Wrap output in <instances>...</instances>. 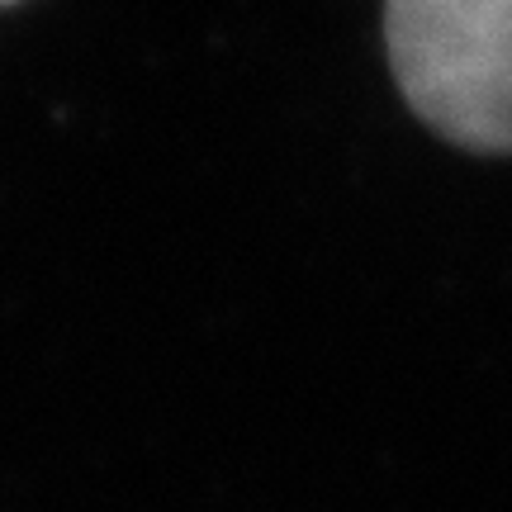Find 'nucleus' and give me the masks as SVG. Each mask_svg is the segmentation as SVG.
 I'll list each match as a JSON object with an SVG mask.
<instances>
[{
	"label": "nucleus",
	"mask_w": 512,
	"mask_h": 512,
	"mask_svg": "<svg viewBox=\"0 0 512 512\" xmlns=\"http://www.w3.org/2000/svg\"><path fill=\"white\" fill-rule=\"evenodd\" d=\"M0 5H15V0H0Z\"/></svg>",
	"instance_id": "f03ea898"
},
{
	"label": "nucleus",
	"mask_w": 512,
	"mask_h": 512,
	"mask_svg": "<svg viewBox=\"0 0 512 512\" xmlns=\"http://www.w3.org/2000/svg\"><path fill=\"white\" fill-rule=\"evenodd\" d=\"M403 100L446 143L512 152V0H384Z\"/></svg>",
	"instance_id": "f257e3e1"
}]
</instances>
